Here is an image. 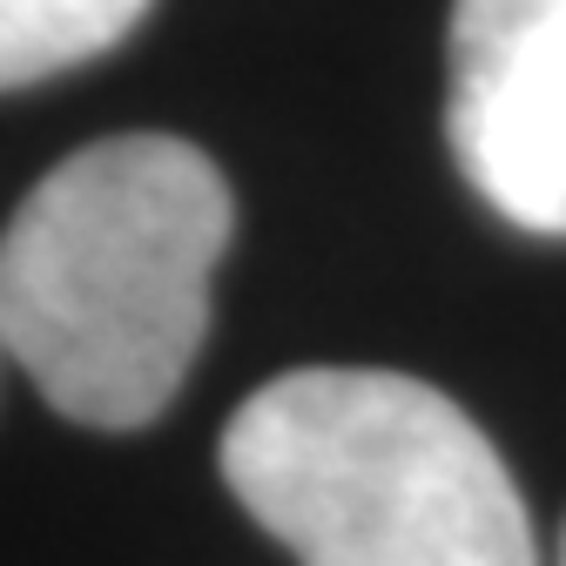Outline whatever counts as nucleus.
I'll return each mask as SVG.
<instances>
[{
	"instance_id": "obj_1",
	"label": "nucleus",
	"mask_w": 566,
	"mask_h": 566,
	"mask_svg": "<svg viewBox=\"0 0 566 566\" xmlns=\"http://www.w3.org/2000/svg\"><path fill=\"white\" fill-rule=\"evenodd\" d=\"M230 230V182L196 142H88L28 189L0 237V358L95 432L163 418L209 337Z\"/></svg>"
},
{
	"instance_id": "obj_2",
	"label": "nucleus",
	"mask_w": 566,
	"mask_h": 566,
	"mask_svg": "<svg viewBox=\"0 0 566 566\" xmlns=\"http://www.w3.org/2000/svg\"><path fill=\"white\" fill-rule=\"evenodd\" d=\"M223 485L297 566H539L506 459L405 371L270 378L223 424Z\"/></svg>"
},
{
	"instance_id": "obj_3",
	"label": "nucleus",
	"mask_w": 566,
	"mask_h": 566,
	"mask_svg": "<svg viewBox=\"0 0 566 566\" xmlns=\"http://www.w3.org/2000/svg\"><path fill=\"white\" fill-rule=\"evenodd\" d=\"M446 135L506 223L566 237V0H459Z\"/></svg>"
},
{
	"instance_id": "obj_4",
	"label": "nucleus",
	"mask_w": 566,
	"mask_h": 566,
	"mask_svg": "<svg viewBox=\"0 0 566 566\" xmlns=\"http://www.w3.org/2000/svg\"><path fill=\"white\" fill-rule=\"evenodd\" d=\"M149 0H0V88H28L108 54Z\"/></svg>"
},
{
	"instance_id": "obj_5",
	"label": "nucleus",
	"mask_w": 566,
	"mask_h": 566,
	"mask_svg": "<svg viewBox=\"0 0 566 566\" xmlns=\"http://www.w3.org/2000/svg\"><path fill=\"white\" fill-rule=\"evenodd\" d=\"M559 566H566V533H559Z\"/></svg>"
}]
</instances>
